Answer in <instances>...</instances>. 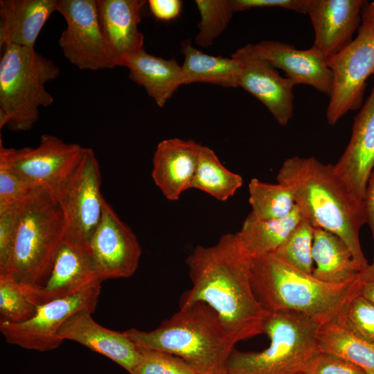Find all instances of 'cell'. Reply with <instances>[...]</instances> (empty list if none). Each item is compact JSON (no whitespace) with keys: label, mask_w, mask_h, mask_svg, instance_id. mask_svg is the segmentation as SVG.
<instances>
[{"label":"cell","mask_w":374,"mask_h":374,"mask_svg":"<svg viewBox=\"0 0 374 374\" xmlns=\"http://www.w3.org/2000/svg\"><path fill=\"white\" fill-rule=\"evenodd\" d=\"M249 261L235 233L224 234L213 246H197L186 260L192 286L179 306L206 304L235 344L263 333L267 313L254 295Z\"/></svg>","instance_id":"1"},{"label":"cell","mask_w":374,"mask_h":374,"mask_svg":"<svg viewBox=\"0 0 374 374\" xmlns=\"http://www.w3.org/2000/svg\"><path fill=\"white\" fill-rule=\"evenodd\" d=\"M276 180L291 190L305 219L340 237L361 271L368 267L359 240L360 229L367 224L364 202L338 175L334 164L313 157H290L282 163Z\"/></svg>","instance_id":"2"},{"label":"cell","mask_w":374,"mask_h":374,"mask_svg":"<svg viewBox=\"0 0 374 374\" xmlns=\"http://www.w3.org/2000/svg\"><path fill=\"white\" fill-rule=\"evenodd\" d=\"M249 272L254 295L266 312H299L321 326L342 320L362 285L359 277L342 284L323 282L272 254L251 258Z\"/></svg>","instance_id":"3"},{"label":"cell","mask_w":374,"mask_h":374,"mask_svg":"<svg viewBox=\"0 0 374 374\" xmlns=\"http://www.w3.org/2000/svg\"><path fill=\"white\" fill-rule=\"evenodd\" d=\"M138 347L181 357L198 374H224L235 343L215 311L202 302L179 306L153 330L123 332Z\"/></svg>","instance_id":"4"},{"label":"cell","mask_w":374,"mask_h":374,"mask_svg":"<svg viewBox=\"0 0 374 374\" xmlns=\"http://www.w3.org/2000/svg\"><path fill=\"white\" fill-rule=\"evenodd\" d=\"M321 326L314 319L299 312H267L262 329L269 346L259 352L234 348L224 374H303L320 353Z\"/></svg>","instance_id":"5"},{"label":"cell","mask_w":374,"mask_h":374,"mask_svg":"<svg viewBox=\"0 0 374 374\" xmlns=\"http://www.w3.org/2000/svg\"><path fill=\"white\" fill-rule=\"evenodd\" d=\"M19 207L12 258L7 274L21 284L40 287L48 280L64 239V215L58 202L44 188Z\"/></svg>","instance_id":"6"},{"label":"cell","mask_w":374,"mask_h":374,"mask_svg":"<svg viewBox=\"0 0 374 374\" xmlns=\"http://www.w3.org/2000/svg\"><path fill=\"white\" fill-rule=\"evenodd\" d=\"M3 48L0 59V129L28 131L39 119V108L53 103L45 84L59 76L60 69L35 49L13 44Z\"/></svg>","instance_id":"7"},{"label":"cell","mask_w":374,"mask_h":374,"mask_svg":"<svg viewBox=\"0 0 374 374\" xmlns=\"http://www.w3.org/2000/svg\"><path fill=\"white\" fill-rule=\"evenodd\" d=\"M86 148L43 134L36 148H6L0 140V168L48 190L56 199L80 163Z\"/></svg>","instance_id":"8"},{"label":"cell","mask_w":374,"mask_h":374,"mask_svg":"<svg viewBox=\"0 0 374 374\" xmlns=\"http://www.w3.org/2000/svg\"><path fill=\"white\" fill-rule=\"evenodd\" d=\"M332 73V89L326 111L329 125L358 109L366 82L374 74V18L362 11L357 35L342 51L326 60Z\"/></svg>","instance_id":"9"},{"label":"cell","mask_w":374,"mask_h":374,"mask_svg":"<svg viewBox=\"0 0 374 374\" xmlns=\"http://www.w3.org/2000/svg\"><path fill=\"white\" fill-rule=\"evenodd\" d=\"M100 184L98 160L93 150L86 148L80 163L56 198L64 217V238L89 248L103 213Z\"/></svg>","instance_id":"10"},{"label":"cell","mask_w":374,"mask_h":374,"mask_svg":"<svg viewBox=\"0 0 374 374\" xmlns=\"http://www.w3.org/2000/svg\"><path fill=\"white\" fill-rule=\"evenodd\" d=\"M100 283L97 282L76 294L39 305L34 317L26 321H0V331L8 344L23 348L39 352L55 349L63 341L58 330L71 316L85 309L96 311Z\"/></svg>","instance_id":"11"},{"label":"cell","mask_w":374,"mask_h":374,"mask_svg":"<svg viewBox=\"0 0 374 374\" xmlns=\"http://www.w3.org/2000/svg\"><path fill=\"white\" fill-rule=\"evenodd\" d=\"M66 22L58 44L69 62L82 70L113 69L102 33L96 0H57Z\"/></svg>","instance_id":"12"},{"label":"cell","mask_w":374,"mask_h":374,"mask_svg":"<svg viewBox=\"0 0 374 374\" xmlns=\"http://www.w3.org/2000/svg\"><path fill=\"white\" fill-rule=\"evenodd\" d=\"M89 250L99 280L128 278L136 271L141 247L132 229L104 199L100 221Z\"/></svg>","instance_id":"13"},{"label":"cell","mask_w":374,"mask_h":374,"mask_svg":"<svg viewBox=\"0 0 374 374\" xmlns=\"http://www.w3.org/2000/svg\"><path fill=\"white\" fill-rule=\"evenodd\" d=\"M231 57L265 61L276 69L283 71L295 85L308 84L329 97L331 94L332 71L324 57L313 46L299 50L279 41H262L239 48Z\"/></svg>","instance_id":"14"},{"label":"cell","mask_w":374,"mask_h":374,"mask_svg":"<svg viewBox=\"0 0 374 374\" xmlns=\"http://www.w3.org/2000/svg\"><path fill=\"white\" fill-rule=\"evenodd\" d=\"M97 282L101 281L98 277L89 248L64 238L44 285L37 288L26 287L32 301L40 305L76 294Z\"/></svg>","instance_id":"15"},{"label":"cell","mask_w":374,"mask_h":374,"mask_svg":"<svg viewBox=\"0 0 374 374\" xmlns=\"http://www.w3.org/2000/svg\"><path fill=\"white\" fill-rule=\"evenodd\" d=\"M362 0H311L308 12L314 32L312 46L326 60L338 54L353 40L359 28Z\"/></svg>","instance_id":"16"},{"label":"cell","mask_w":374,"mask_h":374,"mask_svg":"<svg viewBox=\"0 0 374 374\" xmlns=\"http://www.w3.org/2000/svg\"><path fill=\"white\" fill-rule=\"evenodd\" d=\"M98 20L113 67L125 66L143 49L144 35L139 29L144 0H96Z\"/></svg>","instance_id":"17"},{"label":"cell","mask_w":374,"mask_h":374,"mask_svg":"<svg viewBox=\"0 0 374 374\" xmlns=\"http://www.w3.org/2000/svg\"><path fill=\"white\" fill-rule=\"evenodd\" d=\"M89 310L78 311L60 327L62 341H76L114 361L131 374L141 358L139 348L123 332L107 329L96 322Z\"/></svg>","instance_id":"18"},{"label":"cell","mask_w":374,"mask_h":374,"mask_svg":"<svg viewBox=\"0 0 374 374\" xmlns=\"http://www.w3.org/2000/svg\"><path fill=\"white\" fill-rule=\"evenodd\" d=\"M373 166L374 84L371 94L355 118L349 143L334 164L338 175L362 200Z\"/></svg>","instance_id":"19"},{"label":"cell","mask_w":374,"mask_h":374,"mask_svg":"<svg viewBox=\"0 0 374 374\" xmlns=\"http://www.w3.org/2000/svg\"><path fill=\"white\" fill-rule=\"evenodd\" d=\"M201 145L177 138L161 141L152 158V177L166 199L176 201L191 188Z\"/></svg>","instance_id":"20"},{"label":"cell","mask_w":374,"mask_h":374,"mask_svg":"<svg viewBox=\"0 0 374 374\" xmlns=\"http://www.w3.org/2000/svg\"><path fill=\"white\" fill-rule=\"evenodd\" d=\"M237 59L242 62L238 87L259 100L279 125H287L294 115V82L265 61Z\"/></svg>","instance_id":"21"},{"label":"cell","mask_w":374,"mask_h":374,"mask_svg":"<svg viewBox=\"0 0 374 374\" xmlns=\"http://www.w3.org/2000/svg\"><path fill=\"white\" fill-rule=\"evenodd\" d=\"M57 0H1L0 46L34 49L39 33L57 10Z\"/></svg>","instance_id":"22"},{"label":"cell","mask_w":374,"mask_h":374,"mask_svg":"<svg viewBox=\"0 0 374 374\" xmlns=\"http://www.w3.org/2000/svg\"><path fill=\"white\" fill-rule=\"evenodd\" d=\"M125 67L130 78L143 87L160 107L183 85L181 65L173 58L150 55L144 48L133 55Z\"/></svg>","instance_id":"23"},{"label":"cell","mask_w":374,"mask_h":374,"mask_svg":"<svg viewBox=\"0 0 374 374\" xmlns=\"http://www.w3.org/2000/svg\"><path fill=\"white\" fill-rule=\"evenodd\" d=\"M314 228L312 256L316 267L313 276L331 284L346 283L358 278L361 270L344 241L330 231Z\"/></svg>","instance_id":"24"},{"label":"cell","mask_w":374,"mask_h":374,"mask_svg":"<svg viewBox=\"0 0 374 374\" xmlns=\"http://www.w3.org/2000/svg\"><path fill=\"white\" fill-rule=\"evenodd\" d=\"M181 52L184 55L181 65L183 85L203 82L238 87L242 68L240 60L207 55L193 47L189 39L181 41Z\"/></svg>","instance_id":"25"},{"label":"cell","mask_w":374,"mask_h":374,"mask_svg":"<svg viewBox=\"0 0 374 374\" xmlns=\"http://www.w3.org/2000/svg\"><path fill=\"white\" fill-rule=\"evenodd\" d=\"M302 218L297 206L288 216L276 220H260L250 213L235 235L249 258L272 254Z\"/></svg>","instance_id":"26"},{"label":"cell","mask_w":374,"mask_h":374,"mask_svg":"<svg viewBox=\"0 0 374 374\" xmlns=\"http://www.w3.org/2000/svg\"><path fill=\"white\" fill-rule=\"evenodd\" d=\"M320 352L339 356L362 369L374 374V344L357 337L342 322L331 321L322 325L319 331Z\"/></svg>","instance_id":"27"},{"label":"cell","mask_w":374,"mask_h":374,"mask_svg":"<svg viewBox=\"0 0 374 374\" xmlns=\"http://www.w3.org/2000/svg\"><path fill=\"white\" fill-rule=\"evenodd\" d=\"M242 177L224 167L210 148L201 145L191 188L226 201L242 186Z\"/></svg>","instance_id":"28"},{"label":"cell","mask_w":374,"mask_h":374,"mask_svg":"<svg viewBox=\"0 0 374 374\" xmlns=\"http://www.w3.org/2000/svg\"><path fill=\"white\" fill-rule=\"evenodd\" d=\"M251 213L260 220H276L288 216L296 208L291 190L280 183L268 184L253 178L249 184Z\"/></svg>","instance_id":"29"},{"label":"cell","mask_w":374,"mask_h":374,"mask_svg":"<svg viewBox=\"0 0 374 374\" xmlns=\"http://www.w3.org/2000/svg\"><path fill=\"white\" fill-rule=\"evenodd\" d=\"M314 230L311 223L303 217L272 255L297 270L312 274Z\"/></svg>","instance_id":"30"},{"label":"cell","mask_w":374,"mask_h":374,"mask_svg":"<svg viewBox=\"0 0 374 374\" xmlns=\"http://www.w3.org/2000/svg\"><path fill=\"white\" fill-rule=\"evenodd\" d=\"M39 305L30 299L25 285L10 274H0V321L21 323L36 314Z\"/></svg>","instance_id":"31"},{"label":"cell","mask_w":374,"mask_h":374,"mask_svg":"<svg viewBox=\"0 0 374 374\" xmlns=\"http://www.w3.org/2000/svg\"><path fill=\"white\" fill-rule=\"evenodd\" d=\"M195 2L201 18L195 42L200 46L208 47L229 24L235 12L232 0H196Z\"/></svg>","instance_id":"32"},{"label":"cell","mask_w":374,"mask_h":374,"mask_svg":"<svg viewBox=\"0 0 374 374\" xmlns=\"http://www.w3.org/2000/svg\"><path fill=\"white\" fill-rule=\"evenodd\" d=\"M139 348L141 358L131 374H198L179 357L161 350Z\"/></svg>","instance_id":"33"},{"label":"cell","mask_w":374,"mask_h":374,"mask_svg":"<svg viewBox=\"0 0 374 374\" xmlns=\"http://www.w3.org/2000/svg\"><path fill=\"white\" fill-rule=\"evenodd\" d=\"M342 322L357 337L374 344V304L360 293L350 303Z\"/></svg>","instance_id":"34"},{"label":"cell","mask_w":374,"mask_h":374,"mask_svg":"<svg viewBox=\"0 0 374 374\" xmlns=\"http://www.w3.org/2000/svg\"><path fill=\"white\" fill-rule=\"evenodd\" d=\"M41 188L0 168V211L21 204Z\"/></svg>","instance_id":"35"},{"label":"cell","mask_w":374,"mask_h":374,"mask_svg":"<svg viewBox=\"0 0 374 374\" xmlns=\"http://www.w3.org/2000/svg\"><path fill=\"white\" fill-rule=\"evenodd\" d=\"M19 215V206L0 211V274L10 269Z\"/></svg>","instance_id":"36"},{"label":"cell","mask_w":374,"mask_h":374,"mask_svg":"<svg viewBox=\"0 0 374 374\" xmlns=\"http://www.w3.org/2000/svg\"><path fill=\"white\" fill-rule=\"evenodd\" d=\"M303 374H366V373L339 356L320 352Z\"/></svg>","instance_id":"37"},{"label":"cell","mask_w":374,"mask_h":374,"mask_svg":"<svg viewBox=\"0 0 374 374\" xmlns=\"http://www.w3.org/2000/svg\"><path fill=\"white\" fill-rule=\"evenodd\" d=\"M234 12L252 8H280L308 15L311 0H232Z\"/></svg>","instance_id":"38"},{"label":"cell","mask_w":374,"mask_h":374,"mask_svg":"<svg viewBox=\"0 0 374 374\" xmlns=\"http://www.w3.org/2000/svg\"><path fill=\"white\" fill-rule=\"evenodd\" d=\"M147 2L154 17L163 21L178 17L183 5L179 0H149Z\"/></svg>","instance_id":"39"},{"label":"cell","mask_w":374,"mask_h":374,"mask_svg":"<svg viewBox=\"0 0 374 374\" xmlns=\"http://www.w3.org/2000/svg\"><path fill=\"white\" fill-rule=\"evenodd\" d=\"M367 224L374 242V166L369 175L364 198Z\"/></svg>","instance_id":"40"},{"label":"cell","mask_w":374,"mask_h":374,"mask_svg":"<svg viewBox=\"0 0 374 374\" xmlns=\"http://www.w3.org/2000/svg\"><path fill=\"white\" fill-rule=\"evenodd\" d=\"M360 294L374 304V281L362 283Z\"/></svg>","instance_id":"41"},{"label":"cell","mask_w":374,"mask_h":374,"mask_svg":"<svg viewBox=\"0 0 374 374\" xmlns=\"http://www.w3.org/2000/svg\"><path fill=\"white\" fill-rule=\"evenodd\" d=\"M359 278L362 283L374 281V259L371 264L359 273Z\"/></svg>","instance_id":"42"},{"label":"cell","mask_w":374,"mask_h":374,"mask_svg":"<svg viewBox=\"0 0 374 374\" xmlns=\"http://www.w3.org/2000/svg\"><path fill=\"white\" fill-rule=\"evenodd\" d=\"M362 12L374 18V1L365 3L362 8Z\"/></svg>","instance_id":"43"}]
</instances>
